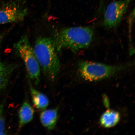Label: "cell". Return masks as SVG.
Masks as SVG:
<instances>
[{"label":"cell","mask_w":135,"mask_h":135,"mask_svg":"<svg viewBox=\"0 0 135 135\" xmlns=\"http://www.w3.org/2000/svg\"><path fill=\"white\" fill-rule=\"evenodd\" d=\"M93 35V30L89 27H73L61 30L53 40L57 52L66 48L76 52L89 47Z\"/></svg>","instance_id":"6da1fadb"},{"label":"cell","mask_w":135,"mask_h":135,"mask_svg":"<svg viewBox=\"0 0 135 135\" xmlns=\"http://www.w3.org/2000/svg\"><path fill=\"white\" fill-rule=\"evenodd\" d=\"M33 49L44 73L49 80L54 81L58 76L60 65L53 40L40 37L36 40Z\"/></svg>","instance_id":"7a4b0ae2"},{"label":"cell","mask_w":135,"mask_h":135,"mask_svg":"<svg viewBox=\"0 0 135 135\" xmlns=\"http://www.w3.org/2000/svg\"><path fill=\"white\" fill-rule=\"evenodd\" d=\"M130 65V64L120 65H109L82 61L79 63L78 68L80 75L83 78L90 81H95L107 79Z\"/></svg>","instance_id":"3957f363"},{"label":"cell","mask_w":135,"mask_h":135,"mask_svg":"<svg viewBox=\"0 0 135 135\" xmlns=\"http://www.w3.org/2000/svg\"><path fill=\"white\" fill-rule=\"evenodd\" d=\"M15 47L17 53L24 62L28 75L33 84L37 85L40 80V66L28 38L23 36Z\"/></svg>","instance_id":"277c9868"},{"label":"cell","mask_w":135,"mask_h":135,"mask_svg":"<svg viewBox=\"0 0 135 135\" xmlns=\"http://www.w3.org/2000/svg\"><path fill=\"white\" fill-rule=\"evenodd\" d=\"M131 0L113 2L108 6L104 16L103 25L107 29L117 27L125 14Z\"/></svg>","instance_id":"5b68a950"},{"label":"cell","mask_w":135,"mask_h":135,"mask_svg":"<svg viewBox=\"0 0 135 135\" xmlns=\"http://www.w3.org/2000/svg\"><path fill=\"white\" fill-rule=\"evenodd\" d=\"M27 13V8L21 1L7 3L0 7V24L23 21Z\"/></svg>","instance_id":"8992f818"},{"label":"cell","mask_w":135,"mask_h":135,"mask_svg":"<svg viewBox=\"0 0 135 135\" xmlns=\"http://www.w3.org/2000/svg\"><path fill=\"white\" fill-rule=\"evenodd\" d=\"M58 107L45 110L40 115V120L42 125L48 131L55 127L58 117Z\"/></svg>","instance_id":"52a82bcc"},{"label":"cell","mask_w":135,"mask_h":135,"mask_svg":"<svg viewBox=\"0 0 135 135\" xmlns=\"http://www.w3.org/2000/svg\"><path fill=\"white\" fill-rule=\"evenodd\" d=\"M35 111L27 100L23 102L18 112L20 129L31 122L33 119Z\"/></svg>","instance_id":"ba28073f"},{"label":"cell","mask_w":135,"mask_h":135,"mask_svg":"<svg viewBox=\"0 0 135 135\" xmlns=\"http://www.w3.org/2000/svg\"><path fill=\"white\" fill-rule=\"evenodd\" d=\"M17 66L16 64L0 62V90H4L6 88L10 76Z\"/></svg>","instance_id":"9c48e42d"},{"label":"cell","mask_w":135,"mask_h":135,"mask_svg":"<svg viewBox=\"0 0 135 135\" xmlns=\"http://www.w3.org/2000/svg\"><path fill=\"white\" fill-rule=\"evenodd\" d=\"M29 88L32 100L34 105L39 109L46 108L49 104V100L47 96L35 89L29 82Z\"/></svg>","instance_id":"30bf717a"},{"label":"cell","mask_w":135,"mask_h":135,"mask_svg":"<svg viewBox=\"0 0 135 135\" xmlns=\"http://www.w3.org/2000/svg\"><path fill=\"white\" fill-rule=\"evenodd\" d=\"M120 119V114L117 111L108 110L101 116L100 123L103 127L110 128L117 124Z\"/></svg>","instance_id":"8fae6325"},{"label":"cell","mask_w":135,"mask_h":135,"mask_svg":"<svg viewBox=\"0 0 135 135\" xmlns=\"http://www.w3.org/2000/svg\"><path fill=\"white\" fill-rule=\"evenodd\" d=\"M4 106L0 104V135L5 134V121L3 115Z\"/></svg>","instance_id":"7c38bea8"},{"label":"cell","mask_w":135,"mask_h":135,"mask_svg":"<svg viewBox=\"0 0 135 135\" xmlns=\"http://www.w3.org/2000/svg\"><path fill=\"white\" fill-rule=\"evenodd\" d=\"M5 35V33H3L0 34V49H1V47L2 42L3 38Z\"/></svg>","instance_id":"4fadbf2b"}]
</instances>
